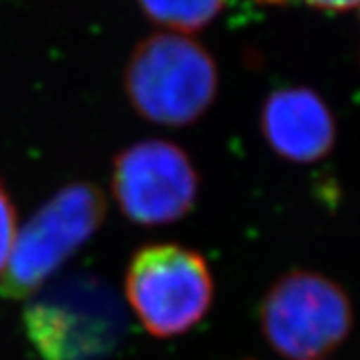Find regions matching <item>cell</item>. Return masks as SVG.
I'll return each instance as SVG.
<instances>
[{
  "instance_id": "obj_10",
  "label": "cell",
  "mask_w": 360,
  "mask_h": 360,
  "mask_svg": "<svg viewBox=\"0 0 360 360\" xmlns=\"http://www.w3.org/2000/svg\"><path fill=\"white\" fill-rule=\"evenodd\" d=\"M305 4L327 11H346L360 6V0H304Z\"/></svg>"
},
{
  "instance_id": "obj_2",
  "label": "cell",
  "mask_w": 360,
  "mask_h": 360,
  "mask_svg": "<svg viewBox=\"0 0 360 360\" xmlns=\"http://www.w3.org/2000/svg\"><path fill=\"white\" fill-rule=\"evenodd\" d=\"M125 94L143 120L186 127L215 101L219 72L199 41L180 34H155L136 44L124 76Z\"/></svg>"
},
{
  "instance_id": "obj_9",
  "label": "cell",
  "mask_w": 360,
  "mask_h": 360,
  "mask_svg": "<svg viewBox=\"0 0 360 360\" xmlns=\"http://www.w3.org/2000/svg\"><path fill=\"white\" fill-rule=\"evenodd\" d=\"M17 212L13 200L4 186L0 184V274L8 265L15 237H17Z\"/></svg>"
},
{
  "instance_id": "obj_1",
  "label": "cell",
  "mask_w": 360,
  "mask_h": 360,
  "mask_svg": "<svg viewBox=\"0 0 360 360\" xmlns=\"http://www.w3.org/2000/svg\"><path fill=\"white\" fill-rule=\"evenodd\" d=\"M24 331L44 360H103L125 335L118 296L94 274L39 289L24 309Z\"/></svg>"
},
{
  "instance_id": "obj_6",
  "label": "cell",
  "mask_w": 360,
  "mask_h": 360,
  "mask_svg": "<svg viewBox=\"0 0 360 360\" xmlns=\"http://www.w3.org/2000/svg\"><path fill=\"white\" fill-rule=\"evenodd\" d=\"M112 195L131 223L164 226L191 212L199 197V173L176 143L142 140L114 157Z\"/></svg>"
},
{
  "instance_id": "obj_7",
  "label": "cell",
  "mask_w": 360,
  "mask_h": 360,
  "mask_svg": "<svg viewBox=\"0 0 360 360\" xmlns=\"http://www.w3.org/2000/svg\"><path fill=\"white\" fill-rule=\"evenodd\" d=\"M259 129L269 147L294 164H313L335 147L337 127L322 96L307 86H285L263 101Z\"/></svg>"
},
{
  "instance_id": "obj_8",
  "label": "cell",
  "mask_w": 360,
  "mask_h": 360,
  "mask_svg": "<svg viewBox=\"0 0 360 360\" xmlns=\"http://www.w3.org/2000/svg\"><path fill=\"white\" fill-rule=\"evenodd\" d=\"M143 15L173 32H199L221 13L224 0H138Z\"/></svg>"
},
{
  "instance_id": "obj_4",
  "label": "cell",
  "mask_w": 360,
  "mask_h": 360,
  "mask_svg": "<svg viewBox=\"0 0 360 360\" xmlns=\"http://www.w3.org/2000/svg\"><path fill=\"white\" fill-rule=\"evenodd\" d=\"M214 287L202 254L175 243L142 247L125 272L129 307L157 338L179 337L202 322L214 304Z\"/></svg>"
},
{
  "instance_id": "obj_5",
  "label": "cell",
  "mask_w": 360,
  "mask_h": 360,
  "mask_svg": "<svg viewBox=\"0 0 360 360\" xmlns=\"http://www.w3.org/2000/svg\"><path fill=\"white\" fill-rule=\"evenodd\" d=\"M259 326L278 355L316 360L346 340L353 307L337 281L311 270H292L272 283L261 300Z\"/></svg>"
},
{
  "instance_id": "obj_3",
  "label": "cell",
  "mask_w": 360,
  "mask_h": 360,
  "mask_svg": "<svg viewBox=\"0 0 360 360\" xmlns=\"http://www.w3.org/2000/svg\"><path fill=\"white\" fill-rule=\"evenodd\" d=\"M107 200L90 182H74L52 195L17 232L8 265L0 276V296L28 300L43 289L103 224Z\"/></svg>"
},
{
  "instance_id": "obj_11",
  "label": "cell",
  "mask_w": 360,
  "mask_h": 360,
  "mask_svg": "<svg viewBox=\"0 0 360 360\" xmlns=\"http://www.w3.org/2000/svg\"><path fill=\"white\" fill-rule=\"evenodd\" d=\"M261 4H269V6H285L289 2H294V0H257Z\"/></svg>"
}]
</instances>
